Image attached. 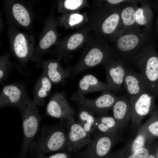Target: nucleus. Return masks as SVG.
I'll return each instance as SVG.
<instances>
[{
    "instance_id": "obj_1",
    "label": "nucleus",
    "mask_w": 158,
    "mask_h": 158,
    "mask_svg": "<svg viewBox=\"0 0 158 158\" xmlns=\"http://www.w3.org/2000/svg\"><path fill=\"white\" fill-rule=\"evenodd\" d=\"M154 36L152 25L125 33L120 31L116 34L114 55L125 65L135 63L154 44Z\"/></svg>"
},
{
    "instance_id": "obj_2",
    "label": "nucleus",
    "mask_w": 158,
    "mask_h": 158,
    "mask_svg": "<svg viewBox=\"0 0 158 158\" xmlns=\"http://www.w3.org/2000/svg\"><path fill=\"white\" fill-rule=\"evenodd\" d=\"M64 121L61 120L57 125L43 126L38 138L32 142L30 147L31 149L40 153L67 150Z\"/></svg>"
},
{
    "instance_id": "obj_3",
    "label": "nucleus",
    "mask_w": 158,
    "mask_h": 158,
    "mask_svg": "<svg viewBox=\"0 0 158 158\" xmlns=\"http://www.w3.org/2000/svg\"><path fill=\"white\" fill-rule=\"evenodd\" d=\"M20 113L23 128V140L22 146V154L30 147L39 128L42 118L37 106L28 97L17 106Z\"/></svg>"
},
{
    "instance_id": "obj_4",
    "label": "nucleus",
    "mask_w": 158,
    "mask_h": 158,
    "mask_svg": "<svg viewBox=\"0 0 158 158\" xmlns=\"http://www.w3.org/2000/svg\"><path fill=\"white\" fill-rule=\"evenodd\" d=\"M150 92L158 96V53L152 45L135 63Z\"/></svg>"
},
{
    "instance_id": "obj_5",
    "label": "nucleus",
    "mask_w": 158,
    "mask_h": 158,
    "mask_svg": "<svg viewBox=\"0 0 158 158\" xmlns=\"http://www.w3.org/2000/svg\"><path fill=\"white\" fill-rule=\"evenodd\" d=\"M90 143L83 151L78 153V158H106L118 137L106 135L95 130Z\"/></svg>"
},
{
    "instance_id": "obj_6",
    "label": "nucleus",
    "mask_w": 158,
    "mask_h": 158,
    "mask_svg": "<svg viewBox=\"0 0 158 158\" xmlns=\"http://www.w3.org/2000/svg\"><path fill=\"white\" fill-rule=\"evenodd\" d=\"M157 96L148 91L130 97L131 106V119L133 127L138 130L144 118L156 109L155 100Z\"/></svg>"
},
{
    "instance_id": "obj_7",
    "label": "nucleus",
    "mask_w": 158,
    "mask_h": 158,
    "mask_svg": "<svg viewBox=\"0 0 158 158\" xmlns=\"http://www.w3.org/2000/svg\"><path fill=\"white\" fill-rule=\"evenodd\" d=\"M46 114L61 120L74 119L75 111L67 100L65 92H56L51 97L46 109Z\"/></svg>"
},
{
    "instance_id": "obj_8",
    "label": "nucleus",
    "mask_w": 158,
    "mask_h": 158,
    "mask_svg": "<svg viewBox=\"0 0 158 158\" xmlns=\"http://www.w3.org/2000/svg\"><path fill=\"white\" fill-rule=\"evenodd\" d=\"M118 97L110 91H103L98 97L94 99L85 97L78 102L81 107L95 112L100 116H106L111 109Z\"/></svg>"
},
{
    "instance_id": "obj_9",
    "label": "nucleus",
    "mask_w": 158,
    "mask_h": 158,
    "mask_svg": "<svg viewBox=\"0 0 158 158\" xmlns=\"http://www.w3.org/2000/svg\"><path fill=\"white\" fill-rule=\"evenodd\" d=\"M67 121V150L76 151L87 146L92 139L91 134L74 119Z\"/></svg>"
},
{
    "instance_id": "obj_10",
    "label": "nucleus",
    "mask_w": 158,
    "mask_h": 158,
    "mask_svg": "<svg viewBox=\"0 0 158 158\" xmlns=\"http://www.w3.org/2000/svg\"><path fill=\"white\" fill-rule=\"evenodd\" d=\"M28 97L24 84L17 83L5 85L0 92V108L9 107L17 108Z\"/></svg>"
},
{
    "instance_id": "obj_11",
    "label": "nucleus",
    "mask_w": 158,
    "mask_h": 158,
    "mask_svg": "<svg viewBox=\"0 0 158 158\" xmlns=\"http://www.w3.org/2000/svg\"><path fill=\"white\" fill-rule=\"evenodd\" d=\"M112 91L107 84L92 74L84 76L79 82L77 90L73 94L71 99L78 102L87 94L94 92Z\"/></svg>"
},
{
    "instance_id": "obj_12",
    "label": "nucleus",
    "mask_w": 158,
    "mask_h": 158,
    "mask_svg": "<svg viewBox=\"0 0 158 158\" xmlns=\"http://www.w3.org/2000/svg\"><path fill=\"white\" fill-rule=\"evenodd\" d=\"M151 143L146 130V122L138 130L135 138L116 152L109 153L106 158H119L130 154Z\"/></svg>"
},
{
    "instance_id": "obj_13",
    "label": "nucleus",
    "mask_w": 158,
    "mask_h": 158,
    "mask_svg": "<svg viewBox=\"0 0 158 158\" xmlns=\"http://www.w3.org/2000/svg\"><path fill=\"white\" fill-rule=\"evenodd\" d=\"M111 54L108 50L96 48L91 49L84 57L83 64L72 69L71 76L81 73L89 68L101 63L108 64L114 60L110 59Z\"/></svg>"
},
{
    "instance_id": "obj_14",
    "label": "nucleus",
    "mask_w": 158,
    "mask_h": 158,
    "mask_svg": "<svg viewBox=\"0 0 158 158\" xmlns=\"http://www.w3.org/2000/svg\"><path fill=\"white\" fill-rule=\"evenodd\" d=\"M105 67L107 84L113 92L119 91L123 84L126 67L121 61L114 60Z\"/></svg>"
},
{
    "instance_id": "obj_15",
    "label": "nucleus",
    "mask_w": 158,
    "mask_h": 158,
    "mask_svg": "<svg viewBox=\"0 0 158 158\" xmlns=\"http://www.w3.org/2000/svg\"><path fill=\"white\" fill-rule=\"evenodd\" d=\"M111 109L118 130H123L131 119V106L130 98L126 95L118 97Z\"/></svg>"
},
{
    "instance_id": "obj_16",
    "label": "nucleus",
    "mask_w": 158,
    "mask_h": 158,
    "mask_svg": "<svg viewBox=\"0 0 158 158\" xmlns=\"http://www.w3.org/2000/svg\"><path fill=\"white\" fill-rule=\"evenodd\" d=\"M123 84L130 97L137 96L146 91L150 92L140 73L135 72L128 67H126Z\"/></svg>"
},
{
    "instance_id": "obj_17",
    "label": "nucleus",
    "mask_w": 158,
    "mask_h": 158,
    "mask_svg": "<svg viewBox=\"0 0 158 158\" xmlns=\"http://www.w3.org/2000/svg\"><path fill=\"white\" fill-rule=\"evenodd\" d=\"M120 6V31L125 33L140 27L137 25L135 20L136 11L139 6L137 4L124 3Z\"/></svg>"
},
{
    "instance_id": "obj_18",
    "label": "nucleus",
    "mask_w": 158,
    "mask_h": 158,
    "mask_svg": "<svg viewBox=\"0 0 158 158\" xmlns=\"http://www.w3.org/2000/svg\"><path fill=\"white\" fill-rule=\"evenodd\" d=\"M42 67L43 73L53 84L62 83L71 75L72 69H63L57 62H50Z\"/></svg>"
},
{
    "instance_id": "obj_19",
    "label": "nucleus",
    "mask_w": 158,
    "mask_h": 158,
    "mask_svg": "<svg viewBox=\"0 0 158 158\" xmlns=\"http://www.w3.org/2000/svg\"><path fill=\"white\" fill-rule=\"evenodd\" d=\"M52 83L43 73L36 81L34 87L32 101L37 106L44 105L45 99L50 92Z\"/></svg>"
},
{
    "instance_id": "obj_20",
    "label": "nucleus",
    "mask_w": 158,
    "mask_h": 158,
    "mask_svg": "<svg viewBox=\"0 0 158 158\" xmlns=\"http://www.w3.org/2000/svg\"><path fill=\"white\" fill-rule=\"evenodd\" d=\"M94 126L96 131L106 135L118 137V126L113 116L106 115L95 117Z\"/></svg>"
},
{
    "instance_id": "obj_21",
    "label": "nucleus",
    "mask_w": 158,
    "mask_h": 158,
    "mask_svg": "<svg viewBox=\"0 0 158 158\" xmlns=\"http://www.w3.org/2000/svg\"><path fill=\"white\" fill-rule=\"evenodd\" d=\"M142 5L138 6L135 12V20L137 24L140 27L150 26L154 17L152 7L148 1H140Z\"/></svg>"
},
{
    "instance_id": "obj_22",
    "label": "nucleus",
    "mask_w": 158,
    "mask_h": 158,
    "mask_svg": "<svg viewBox=\"0 0 158 158\" xmlns=\"http://www.w3.org/2000/svg\"><path fill=\"white\" fill-rule=\"evenodd\" d=\"M78 117L77 123L87 132L90 134L94 133L95 130L94 126L95 117L93 112L81 107L78 111Z\"/></svg>"
},
{
    "instance_id": "obj_23",
    "label": "nucleus",
    "mask_w": 158,
    "mask_h": 158,
    "mask_svg": "<svg viewBox=\"0 0 158 158\" xmlns=\"http://www.w3.org/2000/svg\"><path fill=\"white\" fill-rule=\"evenodd\" d=\"M150 114L146 123L147 131L152 143L155 139L158 138V109L156 108Z\"/></svg>"
},
{
    "instance_id": "obj_24",
    "label": "nucleus",
    "mask_w": 158,
    "mask_h": 158,
    "mask_svg": "<svg viewBox=\"0 0 158 158\" xmlns=\"http://www.w3.org/2000/svg\"><path fill=\"white\" fill-rule=\"evenodd\" d=\"M13 45L15 53L18 58L23 59L27 57L28 49L26 40L23 34L20 33L16 35Z\"/></svg>"
},
{
    "instance_id": "obj_25",
    "label": "nucleus",
    "mask_w": 158,
    "mask_h": 158,
    "mask_svg": "<svg viewBox=\"0 0 158 158\" xmlns=\"http://www.w3.org/2000/svg\"><path fill=\"white\" fill-rule=\"evenodd\" d=\"M12 11L14 18L19 23L24 26L29 24L30 20L29 13L23 6L16 4L13 6Z\"/></svg>"
},
{
    "instance_id": "obj_26",
    "label": "nucleus",
    "mask_w": 158,
    "mask_h": 158,
    "mask_svg": "<svg viewBox=\"0 0 158 158\" xmlns=\"http://www.w3.org/2000/svg\"><path fill=\"white\" fill-rule=\"evenodd\" d=\"M56 39V35L53 31L47 32L41 40L40 46L41 49H45L50 47L55 42Z\"/></svg>"
},
{
    "instance_id": "obj_27",
    "label": "nucleus",
    "mask_w": 158,
    "mask_h": 158,
    "mask_svg": "<svg viewBox=\"0 0 158 158\" xmlns=\"http://www.w3.org/2000/svg\"><path fill=\"white\" fill-rule=\"evenodd\" d=\"M153 148V147L148 145L130 154L119 158H147Z\"/></svg>"
},
{
    "instance_id": "obj_28",
    "label": "nucleus",
    "mask_w": 158,
    "mask_h": 158,
    "mask_svg": "<svg viewBox=\"0 0 158 158\" xmlns=\"http://www.w3.org/2000/svg\"><path fill=\"white\" fill-rule=\"evenodd\" d=\"M84 37L80 33L73 35L69 39L67 44L68 48L71 50L75 49L83 42Z\"/></svg>"
},
{
    "instance_id": "obj_29",
    "label": "nucleus",
    "mask_w": 158,
    "mask_h": 158,
    "mask_svg": "<svg viewBox=\"0 0 158 158\" xmlns=\"http://www.w3.org/2000/svg\"><path fill=\"white\" fill-rule=\"evenodd\" d=\"M1 61L0 68V83L2 84L5 81L11 72V67L7 59L5 58Z\"/></svg>"
},
{
    "instance_id": "obj_30",
    "label": "nucleus",
    "mask_w": 158,
    "mask_h": 158,
    "mask_svg": "<svg viewBox=\"0 0 158 158\" xmlns=\"http://www.w3.org/2000/svg\"><path fill=\"white\" fill-rule=\"evenodd\" d=\"M83 2L82 0H66L65 1L64 5L67 8L73 10L78 8Z\"/></svg>"
},
{
    "instance_id": "obj_31",
    "label": "nucleus",
    "mask_w": 158,
    "mask_h": 158,
    "mask_svg": "<svg viewBox=\"0 0 158 158\" xmlns=\"http://www.w3.org/2000/svg\"><path fill=\"white\" fill-rule=\"evenodd\" d=\"M83 18V17L81 15L76 13L72 14L69 17V23L71 26L73 25L81 22Z\"/></svg>"
},
{
    "instance_id": "obj_32",
    "label": "nucleus",
    "mask_w": 158,
    "mask_h": 158,
    "mask_svg": "<svg viewBox=\"0 0 158 158\" xmlns=\"http://www.w3.org/2000/svg\"><path fill=\"white\" fill-rule=\"evenodd\" d=\"M107 1L112 4L118 5L124 3H134L137 4L139 2L138 0H107Z\"/></svg>"
},
{
    "instance_id": "obj_33",
    "label": "nucleus",
    "mask_w": 158,
    "mask_h": 158,
    "mask_svg": "<svg viewBox=\"0 0 158 158\" xmlns=\"http://www.w3.org/2000/svg\"><path fill=\"white\" fill-rule=\"evenodd\" d=\"M71 156L67 153L60 152L55 154L46 158H71Z\"/></svg>"
},
{
    "instance_id": "obj_34",
    "label": "nucleus",
    "mask_w": 158,
    "mask_h": 158,
    "mask_svg": "<svg viewBox=\"0 0 158 158\" xmlns=\"http://www.w3.org/2000/svg\"><path fill=\"white\" fill-rule=\"evenodd\" d=\"M151 6L154 8L157 12V16L155 22V29L158 33V1H157L155 3L151 1L150 3Z\"/></svg>"
},
{
    "instance_id": "obj_35",
    "label": "nucleus",
    "mask_w": 158,
    "mask_h": 158,
    "mask_svg": "<svg viewBox=\"0 0 158 158\" xmlns=\"http://www.w3.org/2000/svg\"><path fill=\"white\" fill-rule=\"evenodd\" d=\"M153 148L155 158H158V145L153 147Z\"/></svg>"
},
{
    "instance_id": "obj_36",
    "label": "nucleus",
    "mask_w": 158,
    "mask_h": 158,
    "mask_svg": "<svg viewBox=\"0 0 158 158\" xmlns=\"http://www.w3.org/2000/svg\"><path fill=\"white\" fill-rule=\"evenodd\" d=\"M147 158H155V155L154 154V148L153 147V148L151 151L150 153L148 156Z\"/></svg>"
}]
</instances>
